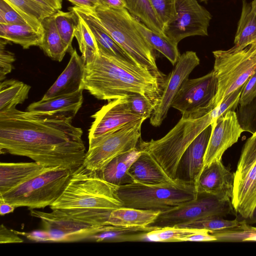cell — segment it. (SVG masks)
<instances>
[{
    "instance_id": "6da1fadb",
    "label": "cell",
    "mask_w": 256,
    "mask_h": 256,
    "mask_svg": "<svg viewBox=\"0 0 256 256\" xmlns=\"http://www.w3.org/2000/svg\"><path fill=\"white\" fill-rule=\"evenodd\" d=\"M73 117L22 111L14 106L0 112V152L26 156L46 167L72 170L86 154L82 130Z\"/></svg>"
},
{
    "instance_id": "7a4b0ae2",
    "label": "cell",
    "mask_w": 256,
    "mask_h": 256,
    "mask_svg": "<svg viewBox=\"0 0 256 256\" xmlns=\"http://www.w3.org/2000/svg\"><path fill=\"white\" fill-rule=\"evenodd\" d=\"M164 82L145 67L98 50L94 60L85 64L82 88L101 100H112L138 93L156 106Z\"/></svg>"
},
{
    "instance_id": "3957f363",
    "label": "cell",
    "mask_w": 256,
    "mask_h": 256,
    "mask_svg": "<svg viewBox=\"0 0 256 256\" xmlns=\"http://www.w3.org/2000/svg\"><path fill=\"white\" fill-rule=\"evenodd\" d=\"M230 101L224 100L203 116L197 118H181L164 136L157 140L140 138L138 148L152 156L173 179L178 178V168L182 156L192 140L218 117L232 110Z\"/></svg>"
},
{
    "instance_id": "277c9868",
    "label": "cell",
    "mask_w": 256,
    "mask_h": 256,
    "mask_svg": "<svg viewBox=\"0 0 256 256\" xmlns=\"http://www.w3.org/2000/svg\"><path fill=\"white\" fill-rule=\"evenodd\" d=\"M117 186L103 179L98 172L89 170L82 165L72 170L63 192L50 207L52 210L111 211L122 206L116 195Z\"/></svg>"
},
{
    "instance_id": "5b68a950",
    "label": "cell",
    "mask_w": 256,
    "mask_h": 256,
    "mask_svg": "<svg viewBox=\"0 0 256 256\" xmlns=\"http://www.w3.org/2000/svg\"><path fill=\"white\" fill-rule=\"evenodd\" d=\"M114 40L139 64L161 78L154 50L136 28L133 16L124 8L98 6L92 10Z\"/></svg>"
},
{
    "instance_id": "8992f818",
    "label": "cell",
    "mask_w": 256,
    "mask_h": 256,
    "mask_svg": "<svg viewBox=\"0 0 256 256\" xmlns=\"http://www.w3.org/2000/svg\"><path fill=\"white\" fill-rule=\"evenodd\" d=\"M116 195L122 207L167 211L198 197L196 186L183 180L176 185L150 186L133 182L118 186Z\"/></svg>"
},
{
    "instance_id": "52a82bcc",
    "label": "cell",
    "mask_w": 256,
    "mask_h": 256,
    "mask_svg": "<svg viewBox=\"0 0 256 256\" xmlns=\"http://www.w3.org/2000/svg\"><path fill=\"white\" fill-rule=\"evenodd\" d=\"M72 172L66 168L49 167L36 176L0 194V200L16 208L26 206L30 210L50 206L63 192Z\"/></svg>"
},
{
    "instance_id": "ba28073f",
    "label": "cell",
    "mask_w": 256,
    "mask_h": 256,
    "mask_svg": "<svg viewBox=\"0 0 256 256\" xmlns=\"http://www.w3.org/2000/svg\"><path fill=\"white\" fill-rule=\"evenodd\" d=\"M214 70L218 88L212 102L213 109L226 96L244 85L256 72V42L240 50L212 52Z\"/></svg>"
},
{
    "instance_id": "9c48e42d",
    "label": "cell",
    "mask_w": 256,
    "mask_h": 256,
    "mask_svg": "<svg viewBox=\"0 0 256 256\" xmlns=\"http://www.w3.org/2000/svg\"><path fill=\"white\" fill-rule=\"evenodd\" d=\"M146 118L129 122L109 132L86 152L82 165L100 172L114 158L136 147L140 138Z\"/></svg>"
},
{
    "instance_id": "30bf717a",
    "label": "cell",
    "mask_w": 256,
    "mask_h": 256,
    "mask_svg": "<svg viewBox=\"0 0 256 256\" xmlns=\"http://www.w3.org/2000/svg\"><path fill=\"white\" fill-rule=\"evenodd\" d=\"M218 88L213 70L196 78L184 81L174 96L171 107L179 110L184 118H197L210 112Z\"/></svg>"
},
{
    "instance_id": "8fae6325",
    "label": "cell",
    "mask_w": 256,
    "mask_h": 256,
    "mask_svg": "<svg viewBox=\"0 0 256 256\" xmlns=\"http://www.w3.org/2000/svg\"><path fill=\"white\" fill-rule=\"evenodd\" d=\"M232 200L215 196L199 194L198 198L172 210L160 212L148 226L161 228L178 226L210 216H224L233 210Z\"/></svg>"
},
{
    "instance_id": "7c38bea8",
    "label": "cell",
    "mask_w": 256,
    "mask_h": 256,
    "mask_svg": "<svg viewBox=\"0 0 256 256\" xmlns=\"http://www.w3.org/2000/svg\"><path fill=\"white\" fill-rule=\"evenodd\" d=\"M32 216L39 218L43 230L50 235L52 242L88 240L92 236L106 230L110 224L92 226L61 210L43 212L29 210Z\"/></svg>"
},
{
    "instance_id": "4fadbf2b",
    "label": "cell",
    "mask_w": 256,
    "mask_h": 256,
    "mask_svg": "<svg viewBox=\"0 0 256 256\" xmlns=\"http://www.w3.org/2000/svg\"><path fill=\"white\" fill-rule=\"evenodd\" d=\"M256 184V134L244 144L234 172L232 203L235 212L245 220L250 218L248 206Z\"/></svg>"
},
{
    "instance_id": "5bb4252c",
    "label": "cell",
    "mask_w": 256,
    "mask_h": 256,
    "mask_svg": "<svg viewBox=\"0 0 256 256\" xmlns=\"http://www.w3.org/2000/svg\"><path fill=\"white\" fill-rule=\"evenodd\" d=\"M176 17L164 28V33L178 44L194 36H206L212 15L197 0H176Z\"/></svg>"
},
{
    "instance_id": "9a60e30c",
    "label": "cell",
    "mask_w": 256,
    "mask_h": 256,
    "mask_svg": "<svg viewBox=\"0 0 256 256\" xmlns=\"http://www.w3.org/2000/svg\"><path fill=\"white\" fill-rule=\"evenodd\" d=\"M91 116L94 120L89 129V148L112 131L129 122L145 118L131 110L125 96L110 100Z\"/></svg>"
},
{
    "instance_id": "2e32d148",
    "label": "cell",
    "mask_w": 256,
    "mask_h": 256,
    "mask_svg": "<svg viewBox=\"0 0 256 256\" xmlns=\"http://www.w3.org/2000/svg\"><path fill=\"white\" fill-rule=\"evenodd\" d=\"M200 62L196 52L193 51H187L180 55L174 68L164 82L161 96L150 117L152 126H159L162 124L182 84Z\"/></svg>"
},
{
    "instance_id": "e0dca14e",
    "label": "cell",
    "mask_w": 256,
    "mask_h": 256,
    "mask_svg": "<svg viewBox=\"0 0 256 256\" xmlns=\"http://www.w3.org/2000/svg\"><path fill=\"white\" fill-rule=\"evenodd\" d=\"M204 156V166L222 160L224 152L236 143L244 129L238 122L234 110H229L215 119Z\"/></svg>"
},
{
    "instance_id": "ac0fdd59",
    "label": "cell",
    "mask_w": 256,
    "mask_h": 256,
    "mask_svg": "<svg viewBox=\"0 0 256 256\" xmlns=\"http://www.w3.org/2000/svg\"><path fill=\"white\" fill-rule=\"evenodd\" d=\"M234 173L222 162L216 160L204 166L196 184L199 194H208L231 200L233 195Z\"/></svg>"
},
{
    "instance_id": "d6986e66",
    "label": "cell",
    "mask_w": 256,
    "mask_h": 256,
    "mask_svg": "<svg viewBox=\"0 0 256 256\" xmlns=\"http://www.w3.org/2000/svg\"><path fill=\"white\" fill-rule=\"evenodd\" d=\"M69 10L72 11L85 22L95 38L98 50L108 55L142 66L114 40L92 10L76 6L70 8Z\"/></svg>"
},
{
    "instance_id": "ffe728a7",
    "label": "cell",
    "mask_w": 256,
    "mask_h": 256,
    "mask_svg": "<svg viewBox=\"0 0 256 256\" xmlns=\"http://www.w3.org/2000/svg\"><path fill=\"white\" fill-rule=\"evenodd\" d=\"M212 132V125L202 130L190 143L182 156L178 172L182 170V180L195 186L204 168V156Z\"/></svg>"
},
{
    "instance_id": "44dd1931",
    "label": "cell",
    "mask_w": 256,
    "mask_h": 256,
    "mask_svg": "<svg viewBox=\"0 0 256 256\" xmlns=\"http://www.w3.org/2000/svg\"><path fill=\"white\" fill-rule=\"evenodd\" d=\"M128 173L134 182L146 185H176L184 180L171 178L152 156L142 152L130 168Z\"/></svg>"
},
{
    "instance_id": "7402d4cb",
    "label": "cell",
    "mask_w": 256,
    "mask_h": 256,
    "mask_svg": "<svg viewBox=\"0 0 256 256\" xmlns=\"http://www.w3.org/2000/svg\"><path fill=\"white\" fill-rule=\"evenodd\" d=\"M85 63L74 49L66 68L47 90L42 100L69 94L82 88Z\"/></svg>"
},
{
    "instance_id": "603a6c76",
    "label": "cell",
    "mask_w": 256,
    "mask_h": 256,
    "mask_svg": "<svg viewBox=\"0 0 256 256\" xmlns=\"http://www.w3.org/2000/svg\"><path fill=\"white\" fill-rule=\"evenodd\" d=\"M49 167L34 162L0 163V194L36 176Z\"/></svg>"
},
{
    "instance_id": "cb8c5ba5",
    "label": "cell",
    "mask_w": 256,
    "mask_h": 256,
    "mask_svg": "<svg viewBox=\"0 0 256 256\" xmlns=\"http://www.w3.org/2000/svg\"><path fill=\"white\" fill-rule=\"evenodd\" d=\"M84 89L73 93L42 100L30 104L26 111L50 114H63L74 117L81 108Z\"/></svg>"
},
{
    "instance_id": "d4e9b609",
    "label": "cell",
    "mask_w": 256,
    "mask_h": 256,
    "mask_svg": "<svg viewBox=\"0 0 256 256\" xmlns=\"http://www.w3.org/2000/svg\"><path fill=\"white\" fill-rule=\"evenodd\" d=\"M140 154L136 147L114 158L98 173L105 180L116 186L132 183L134 181L128 170Z\"/></svg>"
},
{
    "instance_id": "484cf974",
    "label": "cell",
    "mask_w": 256,
    "mask_h": 256,
    "mask_svg": "<svg viewBox=\"0 0 256 256\" xmlns=\"http://www.w3.org/2000/svg\"><path fill=\"white\" fill-rule=\"evenodd\" d=\"M160 212L120 207L112 210L109 224L126 227H146L154 222Z\"/></svg>"
},
{
    "instance_id": "4316f807",
    "label": "cell",
    "mask_w": 256,
    "mask_h": 256,
    "mask_svg": "<svg viewBox=\"0 0 256 256\" xmlns=\"http://www.w3.org/2000/svg\"><path fill=\"white\" fill-rule=\"evenodd\" d=\"M256 42V0L242 1V10L234 40L235 49L240 50Z\"/></svg>"
},
{
    "instance_id": "83f0119b",
    "label": "cell",
    "mask_w": 256,
    "mask_h": 256,
    "mask_svg": "<svg viewBox=\"0 0 256 256\" xmlns=\"http://www.w3.org/2000/svg\"><path fill=\"white\" fill-rule=\"evenodd\" d=\"M24 19L26 24L43 33L42 22L57 11L34 0H4Z\"/></svg>"
},
{
    "instance_id": "f1b7e54d",
    "label": "cell",
    "mask_w": 256,
    "mask_h": 256,
    "mask_svg": "<svg viewBox=\"0 0 256 256\" xmlns=\"http://www.w3.org/2000/svg\"><path fill=\"white\" fill-rule=\"evenodd\" d=\"M42 25L43 36L40 47L50 58L61 62L68 52V48L58 32L54 14L45 18Z\"/></svg>"
},
{
    "instance_id": "f546056e",
    "label": "cell",
    "mask_w": 256,
    "mask_h": 256,
    "mask_svg": "<svg viewBox=\"0 0 256 256\" xmlns=\"http://www.w3.org/2000/svg\"><path fill=\"white\" fill-rule=\"evenodd\" d=\"M43 33L39 32L28 24H0V37L9 42L28 49L32 46L40 45Z\"/></svg>"
},
{
    "instance_id": "4dcf8cb0",
    "label": "cell",
    "mask_w": 256,
    "mask_h": 256,
    "mask_svg": "<svg viewBox=\"0 0 256 256\" xmlns=\"http://www.w3.org/2000/svg\"><path fill=\"white\" fill-rule=\"evenodd\" d=\"M156 227H126L110 225L105 231L94 234L88 240L96 242H124L146 240V234Z\"/></svg>"
},
{
    "instance_id": "1f68e13d",
    "label": "cell",
    "mask_w": 256,
    "mask_h": 256,
    "mask_svg": "<svg viewBox=\"0 0 256 256\" xmlns=\"http://www.w3.org/2000/svg\"><path fill=\"white\" fill-rule=\"evenodd\" d=\"M134 24L150 45L162 54L171 64L174 66L180 54L178 44L175 43L164 35L160 34L150 29L134 17Z\"/></svg>"
},
{
    "instance_id": "d6a6232c",
    "label": "cell",
    "mask_w": 256,
    "mask_h": 256,
    "mask_svg": "<svg viewBox=\"0 0 256 256\" xmlns=\"http://www.w3.org/2000/svg\"><path fill=\"white\" fill-rule=\"evenodd\" d=\"M31 87L22 82L10 79L0 83V112L23 103Z\"/></svg>"
},
{
    "instance_id": "836d02e7",
    "label": "cell",
    "mask_w": 256,
    "mask_h": 256,
    "mask_svg": "<svg viewBox=\"0 0 256 256\" xmlns=\"http://www.w3.org/2000/svg\"><path fill=\"white\" fill-rule=\"evenodd\" d=\"M125 8L150 29L165 35L164 26L150 0H122Z\"/></svg>"
},
{
    "instance_id": "e575fe53",
    "label": "cell",
    "mask_w": 256,
    "mask_h": 256,
    "mask_svg": "<svg viewBox=\"0 0 256 256\" xmlns=\"http://www.w3.org/2000/svg\"><path fill=\"white\" fill-rule=\"evenodd\" d=\"M74 37L86 64L92 62L98 52L95 38L85 22L78 16Z\"/></svg>"
},
{
    "instance_id": "d590c367",
    "label": "cell",
    "mask_w": 256,
    "mask_h": 256,
    "mask_svg": "<svg viewBox=\"0 0 256 256\" xmlns=\"http://www.w3.org/2000/svg\"><path fill=\"white\" fill-rule=\"evenodd\" d=\"M248 226L245 220H227L222 216H210L176 226L190 228L206 229L212 232L244 228Z\"/></svg>"
},
{
    "instance_id": "8d00e7d4",
    "label": "cell",
    "mask_w": 256,
    "mask_h": 256,
    "mask_svg": "<svg viewBox=\"0 0 256 256\" xmlns=\"http://www.w3.org/2000/svg\"><path fill=\"white\" fill-rule=\"evenodd\" d=\"M205 229L176 226L158 228L146 234V240L157 242H180L184 238L203 232Z\"/></svg>"
},
{
    "instance_id": "74e56055",
    "label": "cell",
    "mask_w": 256,
    "mask_h": 256,
    "mask_svg": "<svg viewBox=\"0 0 256 256\" xmlns=\"http://www.w3.org/2000/svg\"><path fill=\"white\" fill-rule=\"evenodd\" d=\"M54 20L58 32L71 54L74 51L72 42L74 37L77 24V16L72 10L64 12L58 10L54 14Z\"/></svg>"
},
{
    "instance_id": "f35d334b",
    "label": "cell",
    "mask_w": 256,
    "mask_h": 256,
    "mask_svg": "<svg viewBox=\"0 0 256 256\" xmlns=\"http://www.w3.org/2000/svg\"><path fill=\"white\" fill-rule=\"evenodd\" d=\"M125 98L131 110L146 119L150 117L156 106L154 102L140 94H128Z\"/></svg>"
},
{
    "instance_id": "ab89813d",
    "label": "cell",
    "mask_w": 256,
    "mask_h": 256,
    "mask_svg": "<svg viewBox=\"0 0 256 256\" xmlns=\"http://www.w3.org/2000/svg\"><path fill=\"white\" fill-rule=\"evenodd\" d=\"M156 14L164 27L176 17V0H150Z\"/></svg>"
},
{
    "instance_id": "60d3db41",
    "label": "cell",
    "mask_w": 256,
    "mask_h": 256,
    "mask_svg": "<svg viewBox=\"0 0 256 256\" xmlns=\"http://www.w3.org/2000/svg\"><path fill=\"white\" fill-rule=\"evenodd\" d=\"M0 24H27L22 16L8 2L0 0Z\"/></svg>"
},
{
    "instance_id": "b9f144b4",
    "label": "cell",
    "mask_w": 256,
    "mask_h": 256,
    "mask_svg": "<svg viewBox=\"0 0 256 256\" xmlns=\"http://www.w3.org/2000/svg\"><path fill=\"white\" fill-rule=\"evenodd\" d=\"M0 38V81L4 80L7 74L13 69L12 63L16 58L14 54L6 49V45L8 42Z\"/></svg>"
},
{
    "instance_id": "7bdbcfd3",
    "label": "cell",
    "mask_w": 256,
    "mask_h": 256,
    "mask_svg": "<svg viewBox=\"0 0 256 256\" xmlns=\"http://www.w3.org/2000/svg\"><path fill=\"white\" fill-rule=\"evenodd\" d=\"M256 96V72L246 81L239 100L242 106L250 104Z\"/></svg>"
},
{
    "instance_id": "ee69618b",
    "label": "cell",
    "mask_w": 256,
    "mask_h": 256,
    "mask_svg": "<svg viewBox=\"0 0 256 256\" xmlns=\"http://www.w3.org/2000/svg\"><path fill=\"white\" fill-rule=\"evenodd\" d=\"M13 230L8 229L4 224H1L0 226V243H20L24 240L18 236Z\"/></svg>"
},
{
    "instance_id": "f6af8a7d",
    "label": "cell",
    "mask_w": 256,
    "mask_h": 256,
    "mask_svg": "<svg viewBox=\"0 0 256 256\" xmlns=\"http://www.w3.org/2000/svg\"><path fill=\"white\" fill-rule=\"evenodd\" d=\"M14 230L18 234L24 236L28 240L36 242H52V240L49 234L44 230H36L28 232H20L15 230Z\"/></svg>"
},
{
    "instance_id": "bcb514c9",
    "label": "cell",
    "mask_w": 256,
    "mask_h": 256,
    "mask_svg": "<svg viewBox=\"0 0 256 256\" xmlns=\"http://www.w3.org/2000/svg\"><path fill=\"white\" fill-rule=\"evenodd\" d=\"M213 232L204 230L203 232L184 238L182 242H212L218 240Z\"/></svg>"
},
{
    "instance_id": "7dc6e473",
    "label": "cell",
    "mask_w": 256,
    "mask_h": 256,
    "mask_svg": "<svg viewBox=\"0 0 256 256\" xmlns=\"http://www.w3.org/2000/svg\"><path fill=\"white\" fill-rule=\"evenodd\" d=\"M73 4L75 6L88 8L90 10H94L100 6L98 0H68Z\"/></svg>"
},
{
    "instance_id": "c3c4849f",
    "label": "cell",
    "mask_w": 256,
    "mask_h": 256,
    "mask_svg": "<svg viewBox=\"0 0 256 256\" xmlns=\"http://www.w3.org/2000/svg\"><path fill=\"white\" fill-rule=\"evenodd\" d=\"M98 1L100 6L105 7L112 8H125L122 0H98Z\"/></svg>"
},
{
    "instance_id": "681fc988",
    "label": "cell",
    "mask_w": 256,
    "mask_h": 256,
    "mask_svg": "<svg viewBox=\"0 0 256 256\" xmlns=\"http://www.w3.org/2000/svg\"><path fill=\"white\" fill-rule=\"evenodd\" d=\"M48 7L51 8L56 11L60 10L62 7V0H34Z\"/></svg>"
},
{
    "instance_id": "f907efd6",
    "label": "cell",
    "mask_w": 256,
    "mask_h": 256,
    "mask_svg": "<svg viewBox=\"0 0 256 256\" xmlns=\"http://www.w3.org/2000/svg\"><path fill=\"white\" fill-rule=\"evenodd\" d=\"M16 208L11 204L0 200V214L1 216L12 212Z\"/></svg>"
},
{
    "instance_id": "816d5d0a",
    "label": "cell",
    "mask_w": 256,
    "mask_h": 256,
    "mask_svg": "<svg viewBox=\"0 0 256 256\" xmlns=\"http://www.w3.org/2000/svg\"><path fill=\"white\" fill-rule=\"evenodd\" d=\"M256 208V184L252 191L248 206V212L250 218L252 216Z\"/></svg>"
},
{
    "instance_id": "f5cc1de1",
    "label": "cell",
    "mask_w": 256,
    "mask_h": 256,
    "mask_svg": "<svg viewBox=\"0 0 256 256\" xmlns=\"http://www.w3.org/2000/svg\"><path fill=\"white\" fill-rule=\"evenodd\" d=\"M245 220L247 224H254L256 223V208L254 212V213L250 218Z\"/></svg>"
},
{
    "instance_id": "db71d44e",
    "label": "cell",
    "mask_w": 256,
    "mask_h": 256,
    "mask_svg": "<svg viewBox=\"0 0 256 256\" xmlns=\"http://www.w3.org/2000/svg\"><path fill=\"white\" fill-rule=\"evenodd\" d=\"M252 230L256 232V228H251Z\"/></svg>"
},
{
    "instance_id": "11a10c76",
    "label": "cell",
    "mask_w": 256,
    "mask_h": 256,
    "mask_svg": "<svg viewBox=\"0 0 256 256\" xmlns=\"http://www.w3.org/2000/svg\"><path fill=\"white\" fill-rule=\"evenodd\" d=\"M202 1H206V0H201Z\"/></svg>"
},
{
    "instance_id": "9f6ffc18",
    "label": "cell",
    "mask_w": 256,
    "mask_h": 256,
    "mask_svg": "<svg viewBox=\"0 0 256 256\" xmlns=\"http://www.w3.org/2000/svg\"><path fill=\"white\" fill-rule=\"evenodd\" d=\"M254 133H255L256 134V131Z\"/></svg>"
}]
</instances>
